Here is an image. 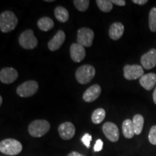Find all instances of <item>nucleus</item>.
<instances>
[{
	"instance_id": "f257e3e1",
	"label": "nucleus",
	"mask_w": 156,
	"mask_h": 156,
	"mask_svg": "<svg viewBox=\"0 0 156 156\" xmlns=\"http://www.w3.org/2000/svg\"><path fill=\"white\" fill-rule=\"evenodd\" d=\"M18 20L11 11H5L0 15V30L3 33H9L16 28Z\"/></svg>"
},
{
	"instance_id": "f03ea898",
	"label": "nucleus",
	"mask_w": 156,
	"mask_h": 156,
	"mask_svg": "<svg viewBox=\"0 0 156 156\" xmlns=\"http://www.w3.org/2000/svg\"><path fill=\"white\" fill-rule=\"evenodd\" d=\"M23 145L18 140L15 139L4 140L0 142V151L2 153L8 155H16L21 153Z\"/></svg>"
},
{
	"instance_id": "7ed1b4c3",
	"label": "nucleus",
	"mask_w": 156,
	"mask_h": 156,
	"mask_svg": "<svg viewBox=\"0 0 156 156\" xmlns=\"http://www.w3.org/2000/svg\"><path fill=\"white\" fill-rule=\"evenodd\" d=\"M50 127V124L48 121L37 119L30 123L28 126V132L34 137H41L49 131Z\"/></svg>"
},
{
	"instance_id": "20e7f679",
	"label": "nucleus",
	"mask_w": 156,
	"mask_h": 156,
	"mask_svg": "<svg viewBox=\"0 0 156 156\" xmlns=\"http://www.w3.org/2000/svg\"><path fill=\"white\" fill-rule=\"evenodd\" d=\"M95 75V69L94 67L89 64H85L77 69L75 77L79 83L87 84L93 79Z\"/></svg>"
},
{
	"instance_id": "39448f33",
	"label": "nucleus",
	"mask_w": 156,
	"mask_h": 156,
	"mask_svg": "<svg viewBox=\"0 0 156 156\" xmlns=\"http://www.w3.org/2000/svg\"><path fill=\"white\" fill-rule=\"evenodd\" d=\"M19 44L25 49H33L38 45V40L32 30H26L19 37Z\"/></svg>"
},
{
	"instance_id": "423d86ee",
	"label": "nucleus",
	"mask_w": 156,
	"mask_h": 156,
	"mask_svg": "<svg viewBox=\"0 0 156 156\" xmlns=\"http://www.w3.org/2000/svg\"><path fill=\"white\" fill-rule=\"evenodd\" d=\"M38 90V84L36 81L29 80L20 85L17 88V94L23 98H28L36 94Z\"/></svg>"
},
{
	"instance_id": "0eeeda50",
	"label": "nucleus",
	"mask_w": 156,
	"mask_h": 156,
	"mask_svg": "<svg viewBox=\"0 0 156 156\" xmlns=\"http://www.w3.org/2000/svg\"><path fill=\"white\" fill-rule=\"evenodd\" d=\"M94 38V32L88 28H81L77 31V44L84 47H90L92 46Z\"/></svg>"
},
{
	"instance_id": "6e6552de",
	"label": "nucleus",
	"mask_w": 156,
	"mask_h": 156,
	"mask_svg": "<svg viewBox=\"0 0 156 156\" xmlns=\"http://www.w3.org/2000/svg\"><path fill=\"white\" fill-rule=\"evenodd\" d=\"M144 75V69L142 66L137 64L125 65L124 67V76L128 80H134L141 78Z\"/></svg>"
},
{
	"instance_id": "1a4fd4ad",
	"label": "nucleus",
	"mask_w": 156,
	"mask_h": 156,
	"mask_svg": "<svg viewBox=\"0 0 156 156\" xmlns=\"http://www.w3.org/2000/svg\"><path fill=\"white\" fill-rule=\"evenodd\" d=\"M103 132L111 142H116L119 138V132L116 124L112 122H106L103 126Z\"/></svg>"
},
{
	"instance_id": "9d476101",
	"label": "nucleus",
	"mask_w": 156,
	"mask_h": 156,
	"mask_svg": "<svg viewBox=\"0 0 156 156\" xmlns=\"http://www.w3.org/2000/svg\"><path fill=\"white\" fill-rule=\"evenodd\" d=\"M18 77V73L12 67H5L0 72V80L2 83L11 84L16 80Z\"/></svg>"
},
{
	"instance_id": "9b49d317",
	"label": "nucleus",
	"mask_w": 156,
	"mask_h": 156,
	"mask_svg": "<svg viewBox=\"0 0 156 156\" xmlns=\"http://www.w3.org/2000/svg\"><path fill=\"white\" fill-rule=\"evenodd\" d=\"M58 132L62 139L69 140L75 136V127L71 122H64L58 126Z\"/></svg>"
},
{
	"instance_id": "f8f14e48",
	"label": "nucleus",
	"mask_w": 156,
	"mask_h": 156,
	"mask_svg": "<svg viewBox=\"0 0 156 156\" xmlns=\"http://www.w3.org/2000/svg\"><path fill=\"white\" fill-rule=\"evenodd\" d=\"M140 62L142 67L145 69H151L155 67L156 66V49L152 48L147 53L144 54L142 56Z\"/></svg>"
},
{
	"instance_id": "ddd939ff",
	"label": "nucleus",
	"mask_w": 156,
	"mask_h": 156,
	"mask_svg": "<svg viewBox=\"0 0 156 156\" xmlns=\"http://www.w3.org/2000/svg\"><path fill=\"white\" fill-rule=\"evenodd\" d=\"M70 56L75 62H80L85 57V49L79 44H73L70 46Z\"/></svg>"
},
{
	"instance_id": "4468645a",
	"label": "nucleus",
	"mask_w": 156,
	"mask_h": 156,
	"mask_svg": "<svg viewBox=\"0 0 156 156\" xmlns=\"http://www.w3.org/2000/svg\"><path fill=\"white\" fill-rule=\"evenodd\" d=\"M101 93V87L99 85H93L85 90L83 95L85 102L90 103L96 100Z\"/></svg>"
},
{
	"instance_id": "2eb2a0df",
	"label": "nucleus",
	"mask_w": 156,
	"mask_h": 156,
	"mask_svg": "<svg viewBox=\"0 0 156 156\" xmlns=\"http://www.w3.org/2000/svg\"><path fill=\"white\" fill-rule=\"evenodd\" d=\"M65 41V34L63 30H58L51 40L48 43V47L52 51L58 50Z\"/></svg>"
},
{
	"instance_id": "dca6fc26",
	"label": "nucleus",
	"mask_w": 156,
	"mask_h": 156,
	"mask_svg": "<svg viewBox=\"0 0 156 156\" xmlns=\"http://www.w3.org/2000/svg\"><path fill=\"white\" fill-rule=\"evenodd\" d=\"M140 83L145 90H151L156 84V75L155 73H148L144 75L140 79Z\"/></svg>"
},
{
	"instance_id": "f3484780",
	"label": "nucleus",
	"mask_w": 156,
	"mask_h": 156,
	"mask_svg": "<svg viewBox=\"0 0 156 156\" xmlns=\"http://www.w3.org/2000/svg\"><path fill=\"white\" fill-rule=\"evenodd\" d=\"M124 27L122 23L116 22L113 23L109 28V36L112 40H118L123 36Z\"/></svg>"
},
{
	"instance_id": "a211bd4d",
	"label": "nucleus",
	"mask_w": 156,
	"mask_h": 156,
	"mask_svg": "<svg viewBox=\"0 0 156 156\" xmlns=\"http://www.w3.org/2000/svg\"><path fill=\"white\" fill-rule=\"evenodd\" d=\"M122 131L124 136L127 139H131L135 134L134 129L132 121L130 119H126L122 124Z\"/></svg>"
},
{
	"instance_id": "6ab92c4d",
	"label": "nucleus",
	"mask_w": 156,
	"mask_h": 156,
	"mask_svg": "<svg viewBox=\"0 0 156 156\" xmlns=\"http://www.w3.org/2000/svg\"><path fill=\"white\" fill-rule=\"evenodd\" d=\"M54 15L57 20L61 23H66L69 19V12L66 8L61 6L56 7L54 10Z\"/></svg>"
},
{
	"instance_id": "aec40b11",
	"label": "nucleus",
	"mask_w": 156,
	"mask_h": 156,
	"mask_svg": "<svg viewBox=\"0 0 156 156\" xmlns=\"http://www.w3.org/2000/svg\"><path fill=\"white\" fill-rule=\"evenodd\" d=\"M54 21L48 17H41L38 21V27L43 31H48L54 28Z\"/></svg>"
},
{
	"instance_id": "412c9836",
	"label": "nucleus",
	"mask_w": 156,
	"mask_h": 156,
	"mask_svg": "<svg viewBox=\"0 0 156 156\" xmlns=\"http://www.w3.org/2000/svg\"><path fill=\"white\" fill-rule=\"evenodd\" d=\"M132 123H133L135 134H140L142 131V129H143V125H144L143 116L140 114H136L135 116L133 117Z\"/></svg>"
},
{
	"instance_id": "4be33fe9",
	"label": "nucleus",
	"mask_w": 156,
	"mask_h": 156,
	"mask_svg": "<svg viewBox=\"0 0 156 156\" xmlns=\"http://www.w3.org/2000/svg\"><path fill=\"white\" fill-rule=\"evenodd\" d=\"M105 116H106V112H105L104 109L99 108L93 112L92 116H91V119L94 124H98L103 122L105 119Z\"/></svg>"
},
{
	"instance_id": "5701e85b",
	"label": "nucleus",
	"mask_w": 156,
	"mask_h": 156,
	"mask_svg": "<svg viewBox=\"0 0 156 156\" xmlns=\"http://www.w3.org/2000/svg\"><path fill=\"white\" fill-rule=\"evenodd\" d=\"M96 4L99 9L103 12H109L113 9V4L108 0H97Z\"/></svg>"
},
{
	"instance_id": "b1692460",
	"label": "nucleus",
	"mask_w": 156,
	"mask_h": 156,
	"mask_svg": "<svg viewBox=\"0 0 156 156\" xmlns=\"http://www.w3.org/2000/svg\"><path fill=\"white\" fill-rule=\"evenodd\" d=\"M149 27L152 32H156V7H153L149 13Z\"/></svg>"
},
{
	"instance_id": "393cba45",
	"label": "nucleus",
	"mask_w": 156,
	"mask_h": 156,
	"mask_svg": "<svg viewBox=\"0 0 156 156\" xmlns=\"http://www.w3.org/2000/svg\"><path fill=\"white\" fill-rule=\"evenodd\" d=\"M73 3L78 10L85 12L88 8L90 1L88 0H74Z\"/></svg>"
},
{
	"instance_id": "a878e982",
	"label": "nucleus",
	"mask_w": 156,
	"mask_h": 156,
	"mask_svg": "<svg viewBox=\"0 0 156 156\" xmlns=\"http://www.w3.org/2000/svg\"><path fill=\"white\" fill-rule=\"evenodd\" d=\"M148 139L152 145H156V125H154L151 127L150 130Z\"/></svg>"
},
{
	"instance_id": "bb28decb",
	"label": "nucleus",
	"mask_w": 156,
	"mask_h": 156,
	"mask_svg": "<svg viewBox=\"0 0 156 156\" xmlns=\"http://www.w3.org/2000/svg\"><path fill=\"white\" fill-rule=\"evenodd\" d=\"M92 140V136L88 133L85 134L83 135V137L81 138V141L84 144V145H85V147L87 148L90 147V142Z\"/></svg>"
},
{
	"instance_id": "cd10ccee",
	"label": "nucleus",
	"mask_w": 156,
	"mask_h": 156,
	"mask_svg": "<svg viewBox=\"0 0 156 156\" xmlns=\"http://www.w3.org/2000/svg\"><path fill=\"white\" fill-rule=\"evenodd\" d=\"M103 146V142L101 139H98L95 142L94 145V151L95 152H100L102 151Z\"/></svg>"
},
{
	"instance_id": "c85d7f7f",
	"label": "nucleus",
	"mask_w": 156,
	"mask_h": 156,
	"mask_svg": "<svg viewBox=\"0 0 156 156\" xmlns=\"http://www.w3.org/2000/svg\"><path fill=\"white\" fill-rule=\"evenodd\" d=\"M112 3L118 6H125L126 5V2L124 0H112Z\"/></svg>"
},
{
	"instance_id": "c756f323",
	"label": "nucleus",
	"mask_w": 156,
	"mask_h": 156,
	"mask_svg": "<svg viewBox=\"0 0 156 156\" xmlns=\"http://www.w3.org/2000/svg\"><path fill=\"white\" fill-rule=\"evenodd\" d=\"M132 2L134 4H136V5H144L147 2V0H133Z\"/></svg>"
},
{
	"instance_id": "7c9ffc66",
	"label": "nucleus",
	"mask_w": 156,
	"mask_h": 156,
	"mask_svg": "<svg viewBox=\"0 0 156 156\" xmlns=\"http://www.w3.org/2000/svg\"><path fill=\"white\" fill-rule=\"evenodd\" d=\"M67 156H85V155H83V154H81V153H77V152L73 151V152H71V153L68 154Z\"/></svg>"
},
{
	"instance_id": "2f4dec72",
	"label": "nucleus",
	"mask_w": 156,
	"mask_h": 156,
	"mask_svg": "<svg viewBox=\"0 0 156 156\" xmlns=\"http://www.w3.org/2000/svg\"><path fill=\"white\" fill-rule=\"evenodd\" d=\"M153 101L154 103L156 104V87L155 90H154V92H153Z\"/></svg>"
},
{
	"instance_id": "473e14b6",
	"label": "nucleus",
	"mask_w": 156,
	"mask_h": 156,
	"mask_svg": "<svg viewBox=\"0 0 156 156\" xmlns=\"http://www.w3.org/2000/svg\"><path fill=\"white\" fill-rule=\"evenodd\" d=\"M2 97L0 96V105L2 106Z\"/></svg>"
},
{
	"instance_id": "72a5a7b5",
	"label": "nucleus",
	"mask_w": 156,
	"mask_h": 156,
	"mask_svg": "<svg viewBox=\"0 0 156 156\" xmlns=\"http://www.w3.org/2000/svg\"><path fill=\"white\" fill-rule=\"evenodd\" d=\"M45 2H54V0H46Z\"/></svg>"
}]
</instances>
